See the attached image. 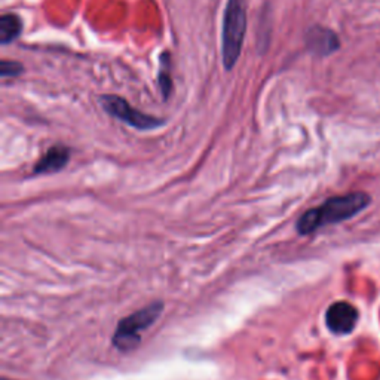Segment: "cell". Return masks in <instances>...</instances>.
I'll return each mask as SVG.
<instances>
[{
    "label": "cell",
    "instance_id": "1",
    "mask_svg": "<svg viewBox=\"0 0 380 380\" xmlns=\"http://www.w3.org/2000/svg\"><path fill=\"white\" fill-rule=\"evenodd\" d=\"M372 202L364 192H352L343 196H333L327 199L325 202L300 216L296 225L297 232L300 235H311L318 229L346 222V220L355 217L367 208Z\"/></svg>",
    "mask_w": 380,
    "mask_h": 380
},
{
    "label": "cell",
    "instance_id": "2",
    "mask_svg": "<svg viewBox=\"0 0 380 380\" xmlns=\"http://www.w3.org/2000/svg\"><path fill=\"white\" fill-rule=\"evenodd\" d=\"M247 32V5L245 0H227L223 18V64L232 70L243 51Z\"/></svg>",
    "mask_w": 380,
    "mask_h": 380
},
{
    "label": "cell",
    "instance_id": "3",
    "mask_svg": "<svg viewBox=\"0 0 380 380\" xmlns=\"http://www.w3.org/2000/svg\"><path fill=\"white\" fill-rule=\"evenodd\" d=\"M164 311L162 302H153L122 318L117 323L112 342L121 352L135 349L142 342V333L152 327Z\"/></svg>",
    "mask_w": 380,
    "mask_h": 380
},
{
    "label": "cell",
    "instance_id": "4",
    "mask_svg": "<svg viewBox=\"0 0 380 380\" xmlns=\"http://www.w3.org/2000/svg\"><path fill=\"white\" fill-rule=\"evenodd\" d=\"M103 108L108 115L117 117L119 121L128 124L129 126L142 129V131H149V129H155L162 126L165 122L162 119H158L155 116L146 115L140 110L134 108L126 103V99L116 97V95H103L99 98Z\"/></svg>",
    "mask_w": 380,
    "mask_h": 380
},
{
    "label": "cell",
    "instance_id": "5",
    "mask_svg": "<svg viewBox=\"0 0 380 380\" xmlns=\"http://www.w3.org/2000/svg\"><path fill=\"white\" fill-rule=\"evenodd\" d=\"M359 319L358 309L349 302H336L325 312V324L334 334L343 336L354 332Z\"/></svg>",
    "mask_w": 380,
    "mask_h": 380
},
{
    "label": "cell",
    "instance_id": "6",
    "mask_svg": "<svg viewBox=\"0 0 380 380\" xmlns=\"http://www.w3.org/2000/svg\"><path fill=\"white\" fill-rule=\"evenodd\" d=\"M305 41L309 51L318 57L332 55L340 48V41L337 35L333 30L323 26H314L309 28Z\"/></svg>",
    "mask_w": 380,
    "mask_h": 380
},
{
    "label": "cell",
    "instance_id": "7",
    "mask_svg": "<svg viewBox=\"0 0 380 380\" xmlns=\"http://www.w3.org/2000/svg\"><path fill=\"white\" fill-rule=\"evenodd\" d=\"M70 161V150L64 146H54L39 159V162L35 165L33 173L37 175L42 174H54L61 171V169Z\"/></svg>",
    "mask_w": 380,
    "mask_h": 380
},
{
    "label": "cell",
    "instance_id": "8",
    "mask_svg": "<svg viewBox=\"0 0 380 380\" xmlns=\"http://www.w3.org/2000/svg\"><path fill=\"white\" fill-rule=\"evenodd\" d=\"M23 30V23L14 14H5L0 18V44L8 45L19 36Z\"/></svg>",
    "mask_w": 380,
    "mask_h": 380
},
{
    "label": "cell",
    "instance_id": "9",
    "mask_svg": "<svg viewBox=\"0 0 380 380\" xmlns=\"http://www.w3.org/2000/svg\"><path fill=\"white\" fill-rule=\"evenodd\" d=\"M159 86H161V91L164 94V98H168L169 93H171L173 81H171V61H169V54L165 53L161 57V67H159V75H158Z\"/></svg>",
    "mask_w": 380,
    "mask_h": 380
},
{
    "label": "cell",
    "instance_id": "10",
    "mask_svg": "<svg viewBox=\"0 0 380 380\" xmlns=\"http://www.w3.org/2000/svg\"><path fill=\"white\" fill-rule=\"evenodd\" d=\"M24 72V67L17 61H9V59H3L0 64V75L2 77H15Z\"/></svg>",
    "mask_w": 380,
    "mask_h": 380
},
{
    "label": "cell",
    "instance_id": "11",
    "mask_svg": "<svg viewBox=\"0 0 380 380\" xmlns=\"http://www.w3.org/2000/svg\"><path fill=\"white\" fill-rule=\"evenodd\" d=\"M2 380H9V379H6V377H3V379H2Z\"/></svg>",
    "mask_w": 380,
    "mask_h": 380
}]
</instances>
